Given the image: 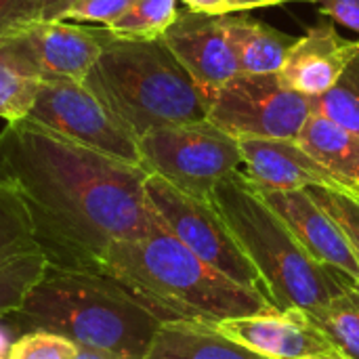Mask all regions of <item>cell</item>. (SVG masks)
Masks as SVG:
<instances>
[{
  "mask_svg": "<svg viewBox=\"0 0 359 359\" xmlns=\"http://www.w3.org/2000/svg\"><path fill=\"white\" fill-rule=\"evenodd\" d=\"M4 320L19 334L48 330L107 359H145L162 324L107 273L50 263L23 305Z\"/></svg>",
  "mask_w": 359,
  "mask_h": 359,
  "instance_id": "3957f363",
  "label": "cell"
},
{
  "mask_svg": "<svg viewBox=\"0 0 359 359\" xmlns=\"http://www.w3.org/2000/svg\"><path fill=\"white\" fill-rule=\"evenodd\" d=\"M145 194L162 227L183 242L196 257L233 282L267 297L259 271L210 200L189 196L158 175H147Z\"/></svg>",
  "mask_w": 359,
  "mask_h": 359,
  "instance_id": "9c48e42d",
  "label": "cell"
},
{
  "mask_svg": "<svg viewBox=\"0 0 359 359\" xmlns=\"http://www.w3.org/2000/svg\"><path fill=\"white\" fill-rule=\"evenodd\" d=\"M141 166L177 189L210 200L215 187L242 170L240 139L210 120L160 126L139 139Z\"/></svg>",
  "mask_w": 359,
  "mask_h": 359,
  "instance_id": "8992f818",
  "label": "cell"
},
{
  "mask_svg": "<svg viewBox=\"0 0 359 359\" xmlns=\"http://www.w3.org/2000/svg\"><path fill=\"white\" fill-rule=\"evenodd\" d=\"M162 40L200 90L217 88L240 74L225 15L179 11L172 25L162 34Z\"/></svg>",
  "mask_w": 359,
  "mask_h": 359,
  "instance_id": "4fadbf2b",
  "label": "cell"
},
{
  "mask_svg": "<svg viewBox=\"0 0 359 359\" xmlns=\"http://www.w3.org/2000/svg\"><path fill=\"white\" fill-rule=\"evenodd\" d=\"M189 11L196 13H208V15H227L229 8L225 0H181Z\"/></svg>",
  "mask_w": 359,
  "mask_h": 359,
  "instance_id": "f1b7e54d",
  "label": "cell"
},
{
  "mask_svg": "<svg viewBox=\"0 0 359 359\" xmlns=\"http://www.w3.org/2000/svg\"><path fill=\"white\" fill-rule=\"evenodd\" d=\"M27 120L93 151L141 166L139 137L86 80L40 82Z\"/></svg>",
  "mask_w": 359,
  "mask_h": 359,
  "instance_id": "ba28073f",
  "label": "cell"
},
{
  "mask_svg": "<svg viewBox=\"0 0 359 359\" xmlns=\"http://www.w3.org/2000/svg\"><path fill=\"white\" fill-rule=\"evenodd\" d=\"M2 359H11V358H2Z\"/></svg>",
  "mask_w": 359,
  "mask_h": 359,
  "instance_id": "d590c367",
  "label": "cell"
},
{
  "mask_svg": "<svg viewBox=\"0 0 359 359\" xmlns=\"http://www.w3.org/2000/svg\"><path fill=\"white\" fill-rule=\"evenodd\" d=\"M305 359H343V358H332V355H313V358H305Z\"/></svg>",
  "mask_w": 359,
  "mask_h": 359,
  "instance_id": "836d02e7",
  "label": "cell"
},
{
  "mask_svg": "<svg viewBox=\"0 0 359 359\" xmlns=\"http://www.w3.org/2000/svg\"><path fill=\"white\" fill-rule=\"evenodd\" d=\"M307 191L341 227L359 265V189L316 185Z\"/></svg>",
  "mask_w": 359,
  "mask_h": 359,
  "instance_id": "cb8c5ba5",
  "label": "cell"
},
{
  "mask_svg": "<svg viewBox=\"0 0 359 359\" xmlns=\"http://www.w3.org/2000/svg\"><path fill=\"white\" fill-rule=\"evenodd\" d=\"M133 4L135 0H78L63 13L61 19L74 23H99L105 27Z\"/></svg>",
  "mask_w": 359,
  "mask_h": 359,
  "instance_id": "484cf974",
  "label": "cell"
},
{
  "mask_svg": "<svg viewBox=\"0 0 359 359\" xmlns=\"http://www.w3.org/2000/svg\"><path fill=\"white\" fill-rule=\"evenodd\" d=\"M78 359H107V358H101V355L88 353V351H80V355H78Z\"/></svg>",
  "mask_w": 359,
  "mask_h": 359,
  "instance_id": "d6a6232c",
  "label": "cell"
},
{
  "mask_svg": "<svg viewBox=\"0 0 359 359\" xmlns=\"http://www.w3.org/2000/svg\"><path fill=\"white\" fill-rule=\"evenodd\" d=\"M284 0H225L229 13H240V11H250V8H259V6H273V4H282Z\"/></svg>",
  "mask_w": 359,
  "mask_h": 359,
  "instance_id": "f546056e",
  "label": "cell"
},
{
  "mask_svg": "<svg viewBox=\"0 0 359 359\" xmlns=\"http://www.w3.org/2000/svg\"><path fill=\"white\" fill-rule=\"evenodd\" d=\"M147 175L27 118L0 133V179L21 194L50 265L97 269L111 244L151 233Z\"/></svg>",
  "mask_w": 359,
  "mask_h": 359,
  "instance_id": "6da1fadb",
  "label": "cell"
},
{
  "mask_svg": "<svg viewBox=\"0 0 359 359\" xmlns=\"http://www.w3.org/2000/svg\"><path fill=\"white\" fill-rule=\"evenodd\" d=\"M242 172L261 189H309L316 185L345 187L299 139H240Z\"/></svg>",
  "mask_w": 359,
  "mask_h": 359,
  "instance_id": "2e32d148",
  "label": "cell"
},
{
  "mask_svg": "<svg viewBox=\"0 0 359 359\" xmlns=\"http://www.w3.org/2000/svg\"><path fill=\"white\" fill-rule=\"evenodd\" d=\"M309 316L343 359H359V284H351Z\"/></svg>",
  "mask_w": 359,
  "mask_h": 359,
  "instance_id": "ffe728a7",
  "label": "cell"
},
{
  "mask_svg": "<svg viewBox=\"0 0 359 359\" xmlns=\"http://www.w3.org/2000/svg\"><path fill=\"white\" fill-rule=\"evenodd\" d=\"M311 111L359 137V53L326 93L311 97Z\"/></svg>",
  "mask_w": 359,
  "mask_h": 359,
  "instance_id": "7402d4cb",
  "label": "cell"
},
{
  "mask_svg": "<svg viewBox=\"0 0 359 359\" xmlns=\"http://www.w3.org/2000/svg\"><path fill=\"white\" fill-rule=\"evenodd\" d=\"M210 202L259 271L276 309L294 307L311 313L358 284L345 273L320 265L242 170L223 179Z\"/></svg>",
  "mask_w": 359,
  "mask_h": 359,
  "instance_id": "277c9868",
  "label": "cell"
},
{
  "mask_svg": "<svg viewBox=\"0 0 359 359\" xmlns=\"http://www.w3.org/2000/svg\"><path fill=\"white\" fill-rule=\"evenodd\" d=\"M78 0H46L44 2V13H42V19H61L63 13L76 4Z\"/></svg>",
  "mask_w": 359,
  "mask_h": 359,
  "instance_id": "4dcf8cb0",
  "label": "cell"
},
{
  "mask_svg": "<svg viewBox=\"0 0 359 359\" xmlns=\"http://www.w3.org/2000/svg\"><path fill=\"white\" fill-rule=\"evenodd\" d=\"M358 53L359 40L343 38L334 23L324 19L294 40L278 76L288 88L318 97L343 76Z\"/></svg>",
  "mask_w": 359,
  "mask_h": 359,
  "instance_id": "9a60e30c",
  "label": "cell"
},
{
  "mask_svg": "<svg viewBox=\"0 0 359 359\" xmlns=\"http://www.w3.org/2000/svg\"><path fill=\"white\" fill-rule=\"evenodd\" d=\"M229 339L267 359L343 358L332 341L303 309H269L217 324Z\"/></svg>",
  "mask_w": 359,
  "mask_h": 359,
  "instance_id": "7c38bea8",
  "label": "cell"
},
{
  "mask_svg": "<svg viewBox=\"0 0 359 359\" xmlns=\"http://www.w3.org/2000/svg\"><path fill=\"white\" fill-rule=\"evenodd\" d=\"M48 269L21 194L0 179V318L17 311Z\"/></svg>",
  "mask_w": 359,
  "mask_h": 359,
  "instance_id": "8fae6325",
  "label": "cell"
},
{
  "mask_svg": "<svg viewBox=\"0 0 359 359\" xmlns=\"http://www.w3.org/2000/svg\"><path fill=\"white\" fill-rule=\"evenodd\" d=\"M15 330L6 324L4 318H0V359L8 358V351H11V345L15 341Z\"/></svg>",
  "mask_w": 359,
  "mask_h": 359,
  "instance_id": "1f68e13d",
  "label": "cell"
},
{
  "mask_svg": "<svg viewBox=\"0 0 359 359\" xmlns=\"http://www.w3.org/2000/svg\"><path fill=\"white\" fill-rule=\"evenodd\" d=\"M105 27L65 19H36L0 34V50L11 55L38 80H84L99 59Z\"/></svg>",
  "mask_w": 359,
  "mask_h": 359,
  "instance_id": "30bf717a",
  "label": "cell"
},
{
  "mask_svg": "<svg viewBox=\"0 0 359 359\" xmlns=\"http://www.w3.org/2000/svg\"><path fill=\"white\" fill-rule=\"evenodd\" d=\"M206 120L236 139H299L311 97L288 88L278 74H244L202 90Z\"/></svg>",
  "mask_w": 359,
  "mask_h": 359,
  "instance_id": "52a82bcc",
  "label": "cell"
},
{
  "mask_svg": "<svg viewBox=\"0 0 359 359\" xmlns=\"http://www.w3.org/2000/svg\"><path fill=\"white\" fill-rule=\"evenodd\" d=\"M316 4L320 13L343 23L359 36V0H318Z\"/></svg>",
  "mask_w": 359,
  "mask_h": 359,
  "instance_id": "83f0119b",
  "label": "cell"
},
{
  "mask_svg": "<svg viewBox=\"0 0 359 359\" xmlns=\"http://www.w3.org/2000/svg\"><path fill=\"white\" fill-rule=\"evenodd\" d=\"M38 78L27 74L11 55L0 50V118L8 122L25 120L40 90Z\"/></svg>",
  "mask_w": 359,
  "mask_h": 359,
  "instance_id": "603a6c76",
  "label": "cell"
},
{
  "mask_svg": "<svg viewBox=\"0 0 359 359\" xmlns=\"http://www.w3.org/2000/svg\"><path fill=\"white\" fill-rule=\"evenodd\" d=\"M141 139L145 133L206 120L202 90L162 38H116L84 78Z\"/></svg>",
  "mask_w": 359,
  "mask_h": 359,
  "instance_id": "5b68a950",
  "label": "cell"
},
{
  "mask_svg": "<svg viewBox=\"0 0 359 359\" xmlns=\"http://www.w3.org/2000/svg\"><path fill=\"white\" fill-rule=\"evenodd\" d=\"M145 359H267L229 339L217 324L162 322Z\"/></svg>",
  "mask_w": 359,
  "mask_h": 359,
  "instance_id": "e0dca14e",
  "label": "cell"
},
{
  "mask_svg": "<svg viewBox=\"0 0 359 359\" xmlns=\"http://www.w3.org/2000/svg\"><path fill=\"white\" fill-rule=\"evenodd\" d=\"M177 15V0H135V4L128 6L116 21L105 25V29L116 38H162Z\"/></svg>",
  "mask_w": 359,
  "mask_h": 359,
  "instance_id": "44dd1931",
  "label": "cell"
},
{
  "mask_svg": "<svg viewBox=\"0 0 359 359\" xmlns=\"http://www.w3.org/2000/svg\"><path fill=\"white\" fill-rule=\"evenodd\" d=\"M299 143L345 187L359 189L358 135L320 114H311L299 133Z\"/></svg>",
  "mask_w": 359,
  "mask_h": 359,
  "instance_id": "d6986e66",
  "label": "cell"
},
{
  "mask_svg": "<svg viewBox=\"0 0 359 359\" xmlns=\"http://www.w3.org/2000/svg\"><path fill=\"white\" fill-rule=\"evenodd\" d=\"M80 347L69 339L48 330L21 332L8 351L11 359H78Z\"/></svg>",
  "mask_w": 359,
  "mask_h": 359,
  "instance_id": "d4e9b609",
  "label": "cell"
},
{
  "mask_svg": "<svg viewBox=\"0 0 359 359\" xmlns=\"http://www.w3.org/2000/svg\"><path fill=\"white\" fill-rule=\"evenodd\" d=\"M97 271L114 278L160 322L221 324L276 309L265 294L233 282L196 257L160 221L145 238L111 244Z\"/></svg>",
  "mask_w": 359,
  "mask_h": 359,
  "instance_id": "7a4b0ae2",
  "label": "cell"
},
{
  "mask_svg": "<svg viewBox=\"0 0 359 359\" xmlns=\"http://www.w3.org/2000/svg\"><path fill=\"white\" fill-rule=\"evenodd\" d=\"M257 189L320 265L337 269L359 284V265L345 233L307 189Z\"/></svg>",
  "mask_w": 359,
  "mask_h": 359,
  "instance_id": "5bb4252c",
  "label": "cell"
},
{
  "mask_svg": "<svg viewBox=\"0 0 359 359\" xmlns=\"http://www.w3.org/2000/svg\"><path fill=\"white\" fill-rule=\"evenodd\" d=\"M227 36L244 74H278L297 38L257 21L244 11L225 15Z\"/></svg>",
  "mask_w": 359,
  "mask_h": 359,
  "instance_id": "ac0fdd59",
  "label": "cell"
},
{
  "mask_svg": "<svg viewBox=\"0 0 359 359\" xmlns=\"http://www.w3.org/2000/svg\"><path fill=\"white\" fill-rule=\"evenodd\" d=\"M284 2H318V0H284Z\"/></svg>",
  "mask_w": 359,
  "mask_h": 359,
  "instance_id": "e575fe53",
  "label": "cell"
},
{
  "mask_svg": "<svg viewBox=\"0 0 359 359\" xmlns=\"http://www.w3.org/2000/svg\"><path fill=\"white\" fill-rule=\"evenodd\" d=\"M46 0H0V34L17 25L42 19Z\"/></svg>",
  "mask_w": 359,
  "mask_h": 359,
  "instance_id": "4316f807",
  "label": "cell"
}]
</instances>
